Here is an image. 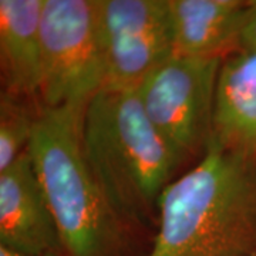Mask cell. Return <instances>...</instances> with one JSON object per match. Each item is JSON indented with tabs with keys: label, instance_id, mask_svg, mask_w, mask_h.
<instances>
[{
	"label": "cell",
	"instance_id": "ba28073f",
	"mask_svg": "<svg viewBox=\"0 0 256 256\" xmlns=\"http://www.w3.org/2000/svg\"><path fill=\"white\" fill-rule=\"evenodd\" d=\"M214 142L256 161V52L239 48L220 64L212 122Z\"/></svg>",
	"mask_w": 256,
	"mask_h": 256
},
{
	"label": "cell",
	"instance_id": "5b68a950",
	"mask_svg": "<svg viewBox=\"0 0 256 256\" xmlns=\"http://www.w3.org/2000/svg\"><path fill=\"white\" fill-rule=\"evenodd\" d=\"M220 64L174 54L138 86L146 117L181 162L202 156L210 144Z\"/></svg>",
	"mask_w": 256,
	"mask_h": 256
},
{
	"label": "cell",
	"instance_id": "3957f363",
	"mask_svg": "<svg viewBox=\"0 0 256 256\" xmlns=\"http://www.w3.org/2000/svg\"><path fill=\"white\" fill-rule=\"evenodd\" d=\"M86 106L40 107L28 150L64 256H117L126 240V222L86 160L82 136Z\"/></svg>",
	"mask_w": 256,
	"mask_h": 256
},
{
	"label": "cell",
	"instance_id": "7c38bea8",
	"mask_svg": "<svg viewBox=\"0 0 256 256\" xmlns=\"http://www.w3.org/2000/svg\"><path fill=\"white\" fill-rule=\"evenodd\" d=\"M240 48L256 52V0L248 2L246 18L240 33Z\"/></svg>",
	"mask_w": 256,
	"mask_h": 256
},
{
	"label": "cell",
	"instance_id": "277c9868",
	"mask_svg": "<svg viewBox=\"0 0 256 256\" xmlns=\"http://www.w3.org/2000/svg\"><path fill=\"white\" fill-rule=\"evenodd\" d=\"M106 84L98 0H44L42 107L87 104Z\"/></svg>",
	"mask_w": 256,
	"mask_h": 256
},
{
	"label": "cell",
	"instance_id": "8992f818",
	"mask_svg": "<svg viewBox=\"0 0 256 256\" xmlns=\"http://www.w3.org/2000/svg\"><path fill=\"white\" fill-rule=\"evenodd\" d=\"M106 84L138 88L174 56L168 0H98Z\"/></svg>",
	"mask_w": 256,
	"mask_h": 256
},
{
	"label": "cell",
	"instance_id": "4fadbf2b",
	"mask_svg": "<svg viewBox=\"0 0 256 256\" xmlns=\"http://www.w3.org/2000/svg\"><path fill=\"white\" fill-rule=\"evenodd\" d=\"M0 256H64V254L60 252H48L44 255H28V254H22V252H16L13 249H9L6 246H0Z\"/></svg>",
	"mask_w": 256,
	"mask_h": 256
},
{
	"label": "cell",
	"instance_id": "7a4b0ae2",
	"mask_svg": "<svg viewBox=\"0 0 256 256\" xmlns=\"http://www.w3.org/2000/svg\"><path fill=\"white\" fill-rule=\"evenodd\" d=\"M86 160L124 222H158L160 201L182 164L146 117L137 88H101L82 118Z\"/></svg>",
	"mask_w": 256,
	"mask_h": 256
},
{
	"label": "cell",
	"instance_id": "30bf717a",
	"mask_svg": "<svg viewBox=\"0 0 256 256\" xmlns=\"http://www.w3.org/2000/svg\"><path fill=\"white\" fill-rule=\"evenodd\" d=\"M44 0H0V66L6 94L38 97Z\"/></svg>",
	"mask_w": 256,
	"mask_h": 256
},
{
	"label": "cell",
	"instance_id": "9c48e42d",
	"mask_svg": "<svg viewBox=\"0 0 256 256\" xmlns=\"http://www.w3.org/2000/svg\"><path fill=\"white\" fill-rule=\"evenodd\" d=\"M174 54L220 58L240 48L248 2L168 0Z\"/></svg>",
	"mask_w": 256,
	"mask_h": 256
},
{
	"label": "cell",
	"instance_id": "6da1fadb",
	"mask_svg": "<svg viewBox=\"0 0 256 256\" xmlns=\"http://www.w3.org/2000/svg\"><path fill=\"white\" fill-rule=\"evenodd\" d=\"M146 256H256V161L210 142L162 194Z\"/></svg>",
	"mask_w": 256,
	"mask_h": 256
},
{
	"label": "cell",
	"instance_id": "8fae6325",
	"mask_svg": "<svg viewBox=\"0 0 256 256\" xmlns=\"http://www.w3.org/2000/svg\"><path fill=\"white\" fill-rule=\"evenodd\" d=\"M23 98L2 92L0 98V172L8 170L28 151L34 132L38 112L23 102Z\"/></svg>",
	"mask_w": 256,
	"mask_h": 256
},
{
	"label": "cell",
	"instance_id": "52a82bcc",
	"mask_svg": "<svg viewBox=\"0 0 256 256\" xmlns=\"http://www.w3.org/2000/svg\"><path fill=\"white\" fill-rule=\"evenodd\" d=\"M0 246L28 255L63 254L54 216L28 150L0 172Z\"/></svg>",
	"mask_w": 256,
	"mask_h": 256
}]
</instances>
